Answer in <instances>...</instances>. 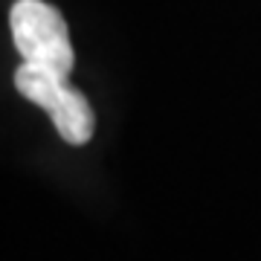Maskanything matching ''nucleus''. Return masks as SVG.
I'll use <instances>...</instances> for the list:
<instances>
[{"label":"nucleus","instance_id":"1","mask_svg":"<svg viewBox=\"0 0 261 261\" xmlns=\"http://www.w3.org/2000/svg\"><path fill=\"white\" fill-rule=\"evenodd\" d=\"M67 79L70 75H61L56 70H47V67L29 64V61H23L15 70V87H18V93L49 113L58 137L64 142L84 145L93 137L96 116H93L90 102L84 99V93L79 87H73Z\"/></svg>","mask_w":261,"mask_h":261},{"label":"nucleus","instance_id":"2","mask_svg":"<svg viewBox=\"0 0 261 261\" xmlns=\"http://www.w3.org/2000/svg\"><path fill=\"white\" fill-rule=\"evenodd\" d=\"M12 41L20 58L61 75L73 73L75 53L70 44L64 15L44 0H15L9 9Z\"/></svg>","mask_w":261,"mask_h":261}]
</instances>
